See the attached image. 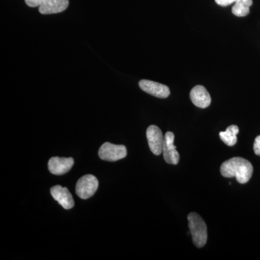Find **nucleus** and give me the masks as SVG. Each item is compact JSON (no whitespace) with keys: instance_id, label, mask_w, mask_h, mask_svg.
I'll return each instance as SVG.
<instances>
[{"instance_id":"5","label":"nucleus","mask_w":260,"mask_h":260,"mask_svg":"<svg viewBox=\"0 0 260 260\" xmlns=\"http://www.w3.org/2000/svg\"><path fill=\"white\" fill-rule=\"evenodd\" d=\"M174 134L172 132H168L164 136V146H162V155L164 160L169 164L177 165L179 162V154L177 150V147L174 144Z\"/></svg>"},{"instance_id":"11","label":"nucleus","mask_w":260,"mask_h":260,"mask_svg":"<svg viewBox=\"0 0 260 260\" xmlns=\"http://www.w3.org/2000/svg\"><path fill=\"white\" fill-rule=\"evenodd\" d=\"M68 5L69 0H46L39 10L42 15L56 14L66 10Z\"/></svg>"},{"instance_id":"4","label":"nucleus","mask_w":260,"mask_h":260,"mask_svg":"<svg viewBox=\"0 0 260 260\" xmlns=\"http://www.w3.org/2000/svg\"><path fill=\"white\" fill-rule=\"evenodd\" d=\"M127 155L126 147L122 145H114L105 143L99 149V155L101 159L107 161H116L124 158Z\"/></svg>"},{"instance_id":"2","label":"nucleus","mask_w":260,"mask_h":260,"mask_svg":"<svg viewBox=\"0 0 260 260\" xmlns=\"http://www.w3.org/2000/svg\"><path fill=\"white\" fill-rule=\"evenodd\" d=\"M187 219L193 243L198 248L203 247L208 239L206 223L202 217L196 213H189Z\"/></svg>"},{"instance_id":"16","label":"nucleus","mask_w":260,"mask_h":260,"mask_svg":"<svg viewBox=\"0 0 260 260\" xmlns=\"http://www.w3.org/2000/svg\"><path fill=\"white\" fill-rule=\"evenodd\" d=\"M215 1L220 6L226 7L233 3H235L237 0H215Z\"/></svg>"},{"instance_id":"13","label":"nucleus","mask_w":260,"mask_h":260,"mask_svg":"<svg viewBox=\"0 0 260 260\" xmlns=\"http://www.w3.org/2000/svg\"><path fill=\"white\" fill-rule=\"evenodd\" d=\"M252 4V0H237L232 8L233 14L237 17L246 16L249 15V8Z\"/></svg>"},{"instance_id":"7","label":"nucleus","mask_w":260,"mask_h":260,"mask_svg":"<svg viewBox=\"0 0 260 260\" xmlns=\"http://www.w3.org/2000/svg\"><path fill=\"white\" fill-rule=\"evenodd\" d=\"M139 86L145 93L153 96L166 99L170 95L169 87L164 84L156 83L148 80H142L139 82Z\"/></svg>"},{"instance_id":"9","label":"nucleus","mask_w":260,"mask_h":260,"mask_svg":"<svg viewBox=\"0 0 260 260\" xmlns=\"http://www.w3.org/2000/svg\"><path fill=\"white\" fill-rule=\"evenodd\" d=\"M50 191L53 198L65 210H70L74 207V200L68 188L56 185L51 187Z\"/></svg>"},{"instance_id":"12","label":"nucleus","mask_w":260,"mask_h":260,"mask_svg":"<svg viewBox=\"0 0 260 260\" xmlns=\"http://www.w3.org/2000/svg\"><path fill=\"white\" fill-rule=\"evenodd\" d=\"M239 129L237 125H231L227 128L225 132H220L219 133L220 140L227 145L228 146L232 147L237 144V137Z\"/></svg>"},{"instance_id":"8","label":"nucleus","mask_w":260,"mask_h":260,"mask_svg":"<svg viewBox=\"0 0 260 260\" xmlns=\"http://www.w3.org/2000/svg\"><path fill=\"white\" fill-rule=\"evenodd\" d=\"M74 165L73 158H59L52 157L48 162L49 172L56 176L64 175L69 172Z\"/></svg>"},{"instance_id":"3","label":"nucleus","mask_w":260,"mask_h":260,"mask_svg":"<svg viewBox=\"0 0 260 260\" xmlns=\"http://www.w3.org/2000/svg\"><path fill=\"white\" fill-rule=\"evenodd\" d=\"M99 188V181L93 175L83 176L78 181L76 184V194L83 200L91 198Z\"/></svg>"},{"instance_id":"15","label":"nucleus","mask_w":260,"mask_h":260,"mask_svg":"<svg viewBox=\"0 0 260 260\" xmlns=\"http://www.w3.org/2000/svg\"><path fill=\"white\" fill-rule=\"evenodd\" d=\"M254 151L258 156H260V135L256 137L254 143Z\"/></svg>"},{"instance_id":"14","label":"nucleus","mask_w":260,"mask_h":260,"mask_svg":"<svg viewBox=\"0 0 260 260\" xmlns=\"http://www.w3.org/2000/svg\"><path fill=\"white\" fill-rule=\"evenodd\" d=\"M46 0H25V3L30 8L40 7Z\"/></svg>"},{"instance_id":"1","label":"nucleus","mask_w":260,"mask_h":260,"mask_svg":"<svg viewBox=\"0 0 260 260\" xmlns=\"http://www.w3.org/2000/svg\"><path fill=\"white\" fill-rule=\"evenodd\" d=\"M220 174L224 177H235L238 182L246 184L252 176L253 167L246 159L235 157L222 164Z\"/></svg>"},{"instance_id":"10","label":"nucleus","mask_w":260,"mask_h":260,"mask_svg":"<svg viewBox=\"0 0 260 260\" xmlns=\"http://www.w3.org/2000/svg\"><path fill=\"white\" fill-rule=\"evenodd\" d=\"M191 102L197 107L205 109L211 104V97L207 89L203 85H197L191 89L190 92Z\"/></svg>"},{"instance_id":"6","label":"nucleus","mask_w":260,"mask_h":260,"mask_svg":"<svg viewBox=\"0 0 260 260\" xmlns=\"http://www.w3.org/2000/svg\"><path fill=\"white\" fill-rule=\"evenodd\" d=\"M147 139H148L149 148L152 153L155 155L162 153L164 146V136L161 130L158 126L150 125L146 131Z\"/></svg>"}]
</instances>
